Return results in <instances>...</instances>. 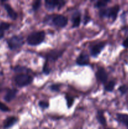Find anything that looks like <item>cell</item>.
I'll list each match as a JSON object with an SVG mask.
<instances>
[{
    "label": "cell",
    "instance_id": "cell-18",
    "mask_svg": "<svg viewBox=\"0 0 128 129\" xmlns=\"http://www.w3.org/2000/svg\"><path fill=\"white\" fill-rule=\"evenodd\" d=\"M115 82L114 81H110L105 87V89L107 91H112L114 89V86H115Z\"/></svg>",
    "mask_w": 128,
    "mask_h": 129
},
{
    "label": "cell",
    "instance_id": "cell-15",
    "mask_svg": "<svg viewBox=\"0 0 128 129\" xmlns=\"http://www.w3.org/2000/svg\"><path fill=\"white\" fill-rule=\"evenodd\" d=\"M117 118L119 122L125 125L128 128V115L123 114V113H117Z\"/></svg>",
    "mask_w": 128,
    "mask_h": 129
},
{
    "label": "cell",
    "instance_id": "cell-21",
    "mask_svg": "<svg viewBox=\"0 0 128 129\" xmlns=\"http://www.w3.org/2000/svg\"><path fill=\"white\" fill-rule=\"evenodd\" d=\"M40 6H41V1L38 0V1H35L33 5V9L34 11H36L40 7Z\"/></svg>",
    "mask_w": 128,
    "mask_h": 129
},
{
    "label": "cell",
    "instance_id": "cell-3",
    "mask_svg": "<svg viewBox=\"0 0 128 129\" xmlns=\"http://www.w3.org/2000/svg\"><path fill=\"white\" fill-rule=\"evenodd\" d=\"M15 80L18 86L23 87L31 84L33 81V78L27 74H19L15 77Z\"/></svg>",
    "mask_w": 128,
    "mask_h": 129
},
{
    "label": "cell",
    "instance_id": "cell-7",
    "mask_svg": "<svg viewBox=\"0 0 128 129\" xmlns=\"http://www.w3.org/2000/svg\"><path fill=\"white\" fill-rule=\"evenodd\" d=\"M63 52V51H61V50H51V51L48 52L45 55V57L48 60L54 61V60H57L59 57H60L62 55Z\"/></svg>",
    "mask_w": 128,
    "mask_h": 129
},
{
    "label": "cell",
    "instance_id": "cell-16",
    "mask_svg": "<svg viewBox=\"0 0 128 129\" xmlns=\"http://www.w3.org/2000/svg\"><path fill=\"white\" fill-rule=\"evenodd\" d=\"M10 25L8 23H1L0 24V39L4 37L5 30H8L10 28Z\"/></svg>",
    "mask_w": 128,
    "mask_h": 129
},
{
    "label": "cell",
    "instance_id": "cell-17",
    "mask_svg": "<svg viewBox=\"0 0 128 129\" xmlns=\"http://www.w3.org/2000/svg\"><path fill=\"white\" fill-rule=\"evenodd\" d=\"M97 120L99 123L102 125L106 124V120L104 116V113L101 111H99L97 114Z\"/></svg>",
    "mask_w": 128,
    "mask_h": 129
},
{
    "label": "cell",
    "instance_id": "cell-28",
    "mask_svg": "<svg viewBox=\"0 0 128 129\" xmlns=\"http://www.w3.org/2000/svg\"><path fill=\"white\" fill-rule=\"evenodd\" d=\"M122 45L124 47L128 48V38H127L126 39L124 40L122 43Z\"/></svg>",
    "mask_w": 128,
    "mask_h": 129
},
{
    "label": "cell",
    "instance_id": "cell-5",
    "mask_svg": "<svg viewBox=\"0 0 128 129\" xmlns=\"http://www.w3.org/2000/svg\"><path fill=\"white\" fill-rule=\"evenodd\" d=\"M65 1H57V0H46L45 1V6L48 10H54L55 8L60 9L65 4Z\"/></svg>",
    "mask_w": 128,
    "mask_h": 129
},
{
    "label": "cell",
    "instance_id": "cell-13",
    "mask_svg": "<svg viewBox=\"0 0 128 129\" xmlns=\"http://www.w3.org/2000/svg\"><path fill=\"white\" fill-rule=\"evenodd\" d=\"M16 93H17L16 89H11L8 91L5 96V100L7 102H10L15 98Z\"/></svg>",
    "mask_w": 128,
    "mask_h": 129
},
{
    "label": "cell",
    "instance_id": "cell-26",
    "mask_svg": "<svg viewBox=\"0 0 128 129\" xmlns=\"http://www.w3.org/2000/svg\"><path fill=\"white\" fill-rule=\"evenodd\" d=\"M43 73H45V74H48L49 73H50V69H49V68L48 67L46 62L45 63V65H44L43 69Z\"/></svg>",
    "mask_w": 128,
    "mask_h": 129
},
{
    "label": "cell",
    "instance_id": "cell-29",
    "mask_svg": "<svg viewBox=\"0 0 128 129\" xmlns=\"http://www.w3.org/2000/svg\"><path fill=\"white\" fill-rule=\"evenodd\" d=\"M107 129H112V128H107Z\"/></svg>",
    "mask_w": 128,
    "mask_h": 129
},
{
    "label": "cell",
    "instance_id": "cell-19",
    "mask_svg": "<svg viewBox=\"0 0 128 129\" xmlns=\"http://www.w3.org/2000/svg\"><path fill=\"white\" fill-rule=\"evenodd\" d=\"M109 2H110V1H106V0H102V1H98L95 4V7L98 8H100L104 7Z\"/></svg>",
    "mask_w": 128,
    "mask_h": 129
},
{
    "label": "cell",
    "instance_id": "cell-22",
    "mask_svg": "<svg viewBox=\"0 0 128 129\" xmlns=\"http://www.w3.org/2000/svg\"><path fill=\"white\" fill-rule=\"evenodd\" d=\"M119 91L122 93V94H125L127 92L128 88L126 85H122L119 87Z\"/></svg>",
    "mask_w": 128,
    "mask_h": 129
},
{
    "label": "cell",
    "instance_id": "cell-12",
    "mask_svg": "<svg viewBox=\"0 0 128 129\" xmlns=\"http://www.w3.org/2000/svg\"><path fill=\"white\" fill-rule=\"evenodd\" d=\"M16 122H17V118H15V117H8V118H6V119L5 120V122H4V127H5V128H10V127H12L14 124H15V123H16Z\"/></svg>",
    "mask_w": 128,
    "mask_h": 129
},
{
    "label": "cell",
    "instance_id": "cell-10",
    "mask_svg": "<svg viewBox=\"0 0 128 129\" xmlns=\"http://www.w3.org/2000/svg\"><path fill=\"white\" fill-rule=\"evenodd\" d=\"M96 77L98 80L102 83H105L107 81V74L103 68H100L98 69L96 73Z\"/></svg>",
    "mask_w": 128,
    "mask_h": 129
},
{
    "label": "cell",
    "instance_id": "cell-27",
    "mask_svg": "<svg viewBox=\"0 0 128 129\" xmlns=\"http://www.w3.org/2000/svg\"><path fill=\"white\" fill-rule=\"evenodd\" d=\"M50 88L52 91H59V90H60V85H58V84H53V85L51 86Z\"/></svg>",
    "mask_w": 128,
    "mask_h": 129
},
{
    "label": "cell",
    "instance_id": "cell-20",
    "mask_svg": "<svg viewBox=\"0 0 128 129\" xmlns=\"http://www.w3.org/2000/svg\"><path fill=\"white\" fill-rule=\"evenodd\" d=\"M66 100H67V106L69 108L72 107V105L74 103V98L72 96L69 95L66 96Z\"/></svg>",
    "mask_w": 128,
    "mask_h": 129
},
{
    "label": "cell",
    "instance_id": "cell-1",
    "mask_svg": "<svg viewBox=\"0 0 128 129\" xmlns=\"http://www.w3.org/2000/svg\"><path fill=\"white\" fill-rule=\"evenodd\" d=\"M45 38V34L43 31H36L28 35L27 42L30 45H37L43 42Z\"/></svg>",
    "mask_w": 128,
    "mask_h": 129
},
{
    "label": "cell",
    "instance_id": "cell-23",
    "mask_svg": "<svg viewBox=\"0 0 128 129\" xmlns=\"http://www.w3.org/2000/svg\"><path fill=\"white\" fill-rule=\"evenodd\" d=\"M39 106L42 108H47L49 107V103L45 101H41L39 102Z\"/></svg>",
    "mask_w": 128,
    "mask_h": 129
},
{
    "label": "cell",
    "instance_id": "cell-6",
    "mask_svg": "<svg viewBox=\"0 0 128 129\" xmlns=\"http://www.w3.org/2000/svg\"><path fill=\"white\" fill-rule=\"evenodd\" d=\"M53 23L55 24L56 26L59 27H65L68 23V19L66 16L61 15H56L53 18L52 20Z\"/></svg>",
    "mask_w": 128,
    "mask_h": 129
},
{
    "label": "cell",
    "instance_id": "cell-11",
    "mask_svg": "<svg viewBox=\"0 0 128 129\" xmlns=\"http://www.w3.org/2000/svg\"><path fill=\"white\" fill-rule=\"evenodd\" d=\"M81 21V16L79 12H77L74 14L72 18V22L73 27L76 28L79 26Z\"/></svg>",
    "mask_w": 128,
    "mask_h": 129
},
{
    "label": "cell",
    "instance_id": "cell-2",
    "mask_svg": "<svg viewBox=\"0 0 128 129\" xmlns=\"http://www.w3.org/2000/svg\"><path fill=\"white\" fill-rule=\"evenodd\" d=\"M119 9H120V7L118 5H115L113 7L100 10V13H99V15L101 17L110 18L113 20H115L116 19L117 15L118 12H119Z\"/></svg>",
    "mask_w": 128,
    "mask_h": 129
},
{
    "label": "cell",
    "instance_id": "cell-14",
    "mask_svg": "<svg viewBox=\"0 0 128 129\" xmlns=\"http://www.w3.org/2000/svg\"><path fill=\"white\" fill-rule=\"evenodd\" d=\"M5 9H6V11H7L8 14L9 16H10L11 19H13V20L16 19V18H17L18 16L17 13L14 11L13 9L11 7V6H10V5L6 4V5H5Z\"/></svg>",
    "mask_w": 128,
    "mask_h": 129
},
{
    "label": "cell",
    "instance_id": "cell-9",
    "mask_svg": "<svg viewBox=\"0 0 128 129\" xmlns=\"http://www.w3.org/2000/svg\"><path fill=\"white\" fill-rule=\"evenodd\" d=\"M76 63L80 66L88 65L89 64V57L88 54L85 52L81 53L77 59Z\"/></svg>",
    "mask_w": 128,
    "mask_h": 129
},
{
    "label": "cell",
    "instance_id": "cell-8",
    "mask_svg": "<svg viewBox=\"0 0 128 129\" xmlns=\"http://www.w3.org/2000/svg\"><path fill=\"white\" fill-rule=\"evenodd\" d=\"M105 44L104 42H100L97 44L93 45L90 49V54L92 56L96 57L101 52L102 50L105 47Z\"/></svg>",
    "mask_w": 128,
    "mask_h": 129
},
{
    "label": "cell",
    "instance_id": "cell-25",
    "mask_svg": "<svg viewBox=\"0 0 128 129\" xmlns=\"http://www.w3.org/2000/svg\"><path fill=\"white\" fill-rule=\"evenodd\" d=\"M25 70H26V68H24V67H21V66H16L15 67V68H14V71H15V72H20V73H21V72H23V71H25Z\"/></svg>",
    "mask_w": 128,
    "mask_h": 129
},
{
    "label": "cell",
    "instance_id": "cell-4",
    "mask_svg": "<svg viewBox=\"0 0 128 129\" xmlns=\"http://www.w3.org/2000/svg\"><path fill=\"white\" fill-rule=\"evenodd\" d=\"M23 39L21 36H13L8 40V46L11 50L19 49L23 45Z\"/></svg>",
    "mask_w": 128,
    "mask_h": 129
},
{
    "label": "cell",
    "instance_id": "cell-24",
    "mask_svg": "<svg viewBox=\"0 0 128 129\" xmlns=\"http://www.w3.org/2000/svg\"><path fill=\"white\" fill-rule=\"evenodd\" d=\"M0 110H1L2 112H8L10 109L6 105L0 102Z\"/></svg>",
    "mask_w": 128,
    "mask_h": 129
}]
</instances>
